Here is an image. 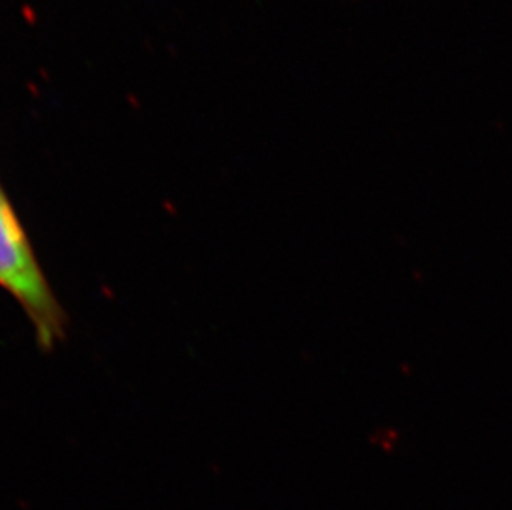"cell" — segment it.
Returning a JSON list of instances; mask_svg holds the SVG:
<instances>
[{"instance_id":"cell-1","label":"cell","mask_w":512,"mask_h":510,"mask_svg":"<svg viewBox=\"0 0 512 510\" xmlns=\"http://www.w3.org/2000/svg\"><path fill=\"white\" fill-rule=\"evenodd\" d=\"M0 287L24 308L37 342L52 350L67 335V313L40 267L29 236L0 184Z\"/></svg>"}]
</instances>
